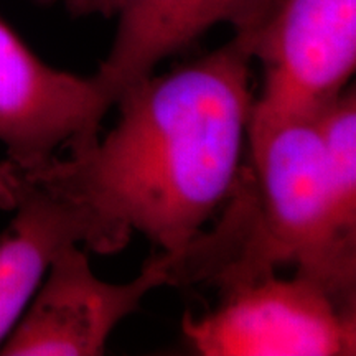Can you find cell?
<instances>
[{
  "label": "cell",
  "instance_id": "obj_1",
  "mask_svg": "<svg viewBox=\"0 0 356 356\" xmlns=\"http://www.w3.org/2000/svg\"><path fill=\"white\" fill-rule=\"evenodd\" d=\"M246 37L132 84L118 124L24 175L68 207L83 246L114 254L145 236L159 251L188 246L220 213L246 162L254 92ZM10 162V160H8Z\"/></svg>",
  "mask_w": 356,
  "mask_h": 356
},
{
  "label": "cell",
  "instance_id": "obj_2",
  "mask_svg": "<svg viewBox=\"0 0 356 356\" xmlns=\"http://www.w3.org/2000/svg\"><path fill=\"white\" fill-rule=\"evenodd\" d=\"M172 254V286L220 291L293 266L356 305V249L341 239L327 159L314 121L251 126L233 193L188 246Z\"/></svg>",
  "mask_w": 356,
  "mask_h": 356
},
{
  "label": "cell",
  "instance_id": "obj_3",
  "mask_svg": "<svg viewBox=\"0 0 356 356\" xmlns=\"http://www.w3.org/2000/svg\"><path fill=\"white\" fill-rule=\"evenodd\" d=\"M181 332L202 356H353L356 305L274 273L222 289L215 309L185 315Z\"/></svg>",
  "mask_w": 356,
  "mask_h": 356
},
{
  "label": "cell",
  "instance_id": "obj_4",
  "mask_svg": "<svg viewBox=\"0 0 356 356\" xmlns=\"http://www.w3.org/2000/svg\"><path fill=\"white\" fill-rule=\"evenodd\" d=\"M244 37L262 68L251 126L314 121L355 74L356 0H279Z\"/></svg>",
  "mask_w": 356,
  "mask_h": 356
},
{
  "label": "cell",
  "instance_id": "obj_5",
  "mask_svg": "<svg viewBox=\"0 0 356 356\" xmlns=\"http://www.w3.org/2000/svg\"><path fill=\"white\" fill-rule=\"evenodd\" d=\"M172 286V259L157 251L127 282L97 277L78 244L61 248L19 323L0 346L3 356H97L124 318L155 289Z\"/></svg>",
  "mask_w": 356,
  "mask_h": 356
},
{
  "label": "cell",
  "instance_id": "obj_6",
  "mask_svg": "<svg viewBox=\"0 0 356 356\" xmlns=\"http://www.w3.org/2000/svg\"><path fill=\"white\" fill-rule=\"evenodd\" d=\"M114 102L95 74L51 68L0 19V144L7 160L37 165L101 136Z\"/></svg>",
  "mask_w": 356,
  "mask_h": 356
},
{
  "label": "cell",
  "instance_id": "obj_7",
  "mask_svg": "<svg viewBox=\"0 0 356 356\" xmlns=\"http://www.w3.org/2000/svg\"><path fill=\"white\" fill-rule=\"evenodd\" d=\"M279 0H118V26L109 53L95 73L115 104L132 84L207 33L226 24L254 33Z\"/></svg>",
  "mask_w": 356,
  "mask_h": 356
},
{
  "label": "cell",
  "instance_id": "obj_8",
  "mask_svg": "<svg viewBox=\"0 0 356 356\" xmlns=\"http://www.w3.org/2000/svg\"><path fill=\"white\" fill-rule=\"evenodd\" d=\"M0 208L13 213L0 233V346L10 335L47 274L53 257L70 244L83 246L74 213L22 175L0 163Z\"/></svg>",
  "mask_w": 356,
  "mask_h": 356
},
{
  "label": "cell",
  "instance_id": "obj_9",
  "mask_svg": "<svg viewBox=\"0 0 356 356\" xmlns=\"http://www.w3.org/2000/svg\"><path fill=\"white\" fill-rule=\"evenodd\" d=\"M327 159L341 239L356 248V91L348 86L314 119Z\"/></svg>",
  "mask_w": 356,
  "mask_h": 356
},
{
  "label": "cell",
  "instance_id": "obj_10",
  "mask_svg": "<svg viewBox=\"0 0 356 356\" xmlns=\"http://www.w3.org/2000/svg\"><path fill=\"white\" fill-rule=\"evenodd\" d=\"M71 17L99 15L104 19L115 15L118 0H55Z\"/></svg>",
  "mask_w": 356,
  "mask_h": 356
},
{
  "label": "cell",
  "instance_id": "obj_11",
  "mask_svg": "<svg viewBox=\"0 0 356 356\" xmlns=\"http://www.w3.org/2000/svg\"><path fill=\"white\" fill-rule=\"evenodd\" d=\"M38 2H42V3H55V0H38Z\"/></svg>",
  "mask_w": 356,
  "mask_h": 356
}]
</instances>
